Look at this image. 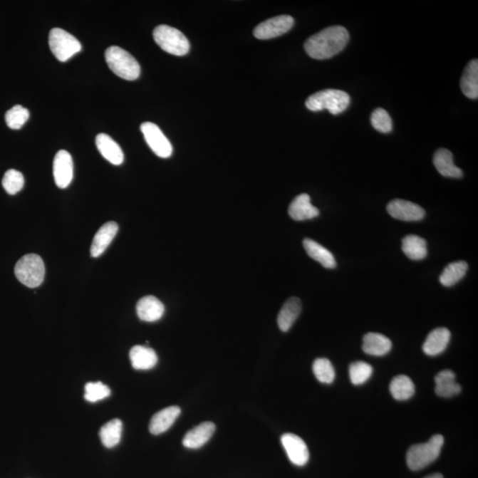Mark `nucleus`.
Masks as SVG:
<instances>
[{
    "label": "nucleus",
    "instance_id": "1",
    "mask_svg": "<svg viewBox=\"0 0 478 478\" xmlns=\"http://www.w3.org/2000/svg\"><path fill=\"white\" fill-rule=\"evenodd\" d=\"M349 41V33L342 26L324 28L305 43L306 53L313 59L327 60L341 53Z\"/></svg>",
    "mask_w": 478,
    "mask_h": 478
},
{
    "label": "nucleus",
    "instance_id": "2",
    "mask_svg": "<svg viewBox=\"0 0 478 478\" xmlns=\"http://www.w3.org/2000/svg\"><path fill=\"white\" fill-rule=\"evenodd\" d=\"M351 98L345 91L327 89L311 95L306 101L310 111L328 110L332 115H339L348 109Z\"/></svg>",
    "mask_w": 478,
    "mask_h": 478
},
{
    "label": "nucleus",
    "instance_id": "3",
    "mask_svg": "<svg viewBox=\"0 0 478 478\" xmlns=\"http://www.w3.org/2000/svg\"><path fill=\"white\" fill-rule=\"evenodd\" d=\"M105 57L109 68L119 78L128 81L140 78V66L127 51L119 46H111L105 51Z\"/></svg>",
    "mask_w": 478,
    "mask_h": 478
},
{
    "label": "nucleus",
    "instance_id": "4",
    "mask_svg": "<svg viewBox=\"0 0 478 478\" xmlns=\"http://www.w3.org/2000/svg\"><path fill=\"white\" fill-rule=\"evenodd\" d=\"M444 445V437L435 435L428 442L414 445L407 454L408 468L414 472L425 469L439 457Z\"/></svg>",
    "mask_w": 478,
    "mask_h": 478
},
{
    "label": "nucleus",
    "instance_id": "5",
    "mask_svg": "<svg viewBox=\"0 0 478 478\" xmlns=\"http://www.w3.org/2000/svg\"><path fill=\"white\" fill-rule=\"evenodd\" d=\"M14 274L16 279L24 286L30 288L38 287L45 279V264L39 255L27 254L17 262Z\"/></svg>",
    "mask_w": 478,
    "mask_h": 478
},
{
    "label": "nucleus",
    "instance_id": "6",
    "mask_svg": "<svg viewBox=\"0 0 478 478\" xmlns=\"http://www.w3.org/2000/svg\"><path fill=\"white\" fill-rule=\"evenodd\" d=\"M153 38L157 45L167 53L176 56H184L189 53L188 39L177 28L167 26V25H160L153 31Z\"/></svg>",
    "mask_w": 478,
    "mask_h": 478
},
{
    "label": "nucleus",
    "instance_id": "7",
    "mask_svg": "<svg viewBox=\"0 0 478 478\" xmlns=\"http://www.w3.org/2000/svg\"><path fill=\"white\" fill-rule=\"evenodd\" d=\"M49 46L53 56L61 62L68 61L82 50L81 43L62 28H53L49 35Z\"/></svg>",
    "mask_w": 478,
    "mask_h": 478
},
{
    "label": "nucleus",
    "instance_id": "8",
    "mask_svg": "<svg viewBox=\"0 0 478 478\" xmlns=\"http://www.w3.org/2000/svg\"><path fill=\"white\" fill-rule=\"evenodd\" d=\"M141 131L149 147L157 156L166 159L172 155V145L156 124L144 123L141 125Z\"/></svg>",
    "mask_w": 478,
    "mask_h": 478
},
{
    "label": "nucleus",
    "instance_id": "9",
    "mask_svg": "<svg viewBox=\"0 0 478 478\" xmlns=\"http://www.w3.org/2000/svg\"><path fill=\"white\" fill-rule=\"evenodd\" d=\"M293 24V18L290 16L270 18L254 28V35L255 38L261 40L277 38L289 31Z\"/></svg>",
    "mask_w": 478,
    "mask_h": 478
},
{
    "label": "nucleus",
    "instance_id": "10",
    "mask_svg": "<svg viewBox=\"0 0 478 478\" xmlns=\"http://www.w3.org/2000/svg\"><path fill=\"white\" fill-rule=\"evenodd\" d=\"M281 442L291 463L299 467L305 466L308 463L309 451L301 437L295 434L286 433L281 437Z\"/></svg>",
    "mask_w": 478,
    "mask_h": 478
},
{
    "label": "nucleus",
    "instance_id": "11",
    "mask_svg": "<svg viewBox=\"0 0 478 478\" xmlns=\"http://www.w3.org/2000/svg\"><path fill=\"white\" fill-rule=\"evenodd\" d=\"M388 212L390 217L405 222L421 221L425 217V211L422 207L403 199L390 202L388 205Z\"/></svg>",
    "mask_w": 478,
    "mask_h": 478
},
{
    "label": "nucleus",
    "instance_id": "12",
    "mask_svg": "<svg viewBox=\"0 0 478 478\" xmlns=\"http://www.w3.org/2000/svg\"><path fill=\"white\" fill-rule=\"evenodd\" d=\"M53 177L56 184L61 189L67 188L74 177V164L69 152L61 150L53 160Z\"/></svg>",
    "mask_w": 478,
    "mask_h": 478
},
{
    "label": "nucleus",
    "instance_id": "13",
    "mask_svg": "<svg viewBox=\"0 0 478 478\" xmlns=\"http://www.w3.org/2000/svg\"><path fill=\"white\" fill-rule=\"evenodd\" d=\"M215 432V425L214 422H205L200 423L198 426L189 430L185 434L182 445L186 448L198 449L202 447L204 445L209 442L212 436Z\"/></svg>",
    "mask_w": 478,
    "mask_h": 478
},
{
    "label": "nucleus",
    "instance_id": "14",
    "mask_svg": "<svg viewBox=\"0 0 478 478\" xmlns=\"http://www.w3.org/2000/svg\"><path fill=\"white\" fill-rule=\"evenodd\" d=\"M288 213L291 219L299 222L316 218L318 217L320 212L317 207L312 205L309 195L303 193L291 202Z\"/></svg>",
    "mask_w": 478,
    "mask_h": 478
},
{
    "label": "nucleus",
    "instance_id": "15",
    "mask_svg": "<svg viewBox=\"0 0 478 478\" xmlns=\"http://www.w3.org/2000/svg\"><path fill=\"white\" fill-rule=\"evenodd\" d=\"M180 414L181 408L177 406L169 407L160 410L158 413L153 415L150 421V432L153 435H160L167 432L174 425Z\"/></svg>",
    "mask_w": 478,
    "mask_h": 478
},
{
    "label": "nucleus",
    "instance_id": "16",
    "mask_svg": "<svg viewBox=\"0 0 478 478\" xmlns=\"http://www.w3.org/2000/svg\"><path fill=\"white\" fill-rule=\"evenodd\" d=\"M165 308L158 298L153 296L142 298L137 304L138 318L144 322L153 323L162 318Z\"/></svg>",
    "mask_w": 478,
    "mask_h": 478
},
{
    "label": "nucleus",
    "instance_id": "17",
    "mask_svg": "<svg viewBox=\"0 0 478 478\" xmlns=\"http://www.w3.org/2000/svg\"><path fill=\"white\" fill-rule=\"evenodd\" d=\"M118 224L115 222H109L98 229L95 235L90 247L91 257L97 258L104 253L118 232Z\"/></svg>",
    "mask_w": 478,
    "mask_h": 478
},
{
    "label": "nucleus",
    "instance_id": "18",
    "mask_svg": "<svg viewBox=\"0 0 478 478\" xmlns=\"http://www.w3.org/2000/svg\"><path fill=\"white\" fill-rule=\"evenodd\" d=\"M451 333L447 328H437L427 337L422 345L423 352L429 356H436L447 349L450 341Z\"/></svg>",
    "mask_w": 478,
    "mask_h": 478
},
{
    "label": "nucleus",
    "instance_id": "19",
    "mask_svg": "<svg viewBox=\"0 0 478 478\" xmlns=\"http://www.w3.org/2000/svg\"><path fill=\"white\" fill-rule=\"evenodd\" d=\"M98 152L113 165L119 166L123 162L124 155L119 145L107 134H98L96 137Z\"/></svg>",
    "mask_w": 478,
    "mask_h": 478
},
{
    "label": "nucleus",
    "instance_id": "20",
    "mask_svg": "<svg viewBox=\"0 0 478 478\" xmlns=\"http://www.w3.org/2000/svg\"><path fill=\"white\" fill-rule=\"evenodd\" d=\"M130 359L135 370H147L156 366L158 363L155 350L144 345H135L130 352Z\"/></svg>",
    "mask_w": 478,
    "mask_h": 478
},
{
    "label": "nucleus",
    "instance_id": "21",
    "mask_svg": "<svg viewBox=\"0 0 478 478\" xmlns=\"http://www.w3.org/2000/svg\"><path fill=\"white\" fill-rule=\"evenodd\" d=\"M433 163L441 176L451 178L462 177V171L455 165L454 156L447 149H440L433 156Z\"/></svg>",
    "mask_w": 478,
    "mask_h": 478
},
{
    "label": "nucleus",
    "instance_id": "22",
    "mask_svg": "<svg viewBox=\"0 0 478 478\" xmlns=\"http://www.w3.org/2000/svg\"><path fill=\"white\" fill-rule=\"evenodd\" d=\"M301 308V299L296 297L288 299L277 316V324H279V329L284 332L289 331L296 322Z\"/></svg>",
    "mask_w": 478,
    "mask_h": 478
},
{
    "label": "nucleus",
    "instance_id": "23",
    "mask_svg": "<svg viewBox=\"0 0 478 478\" xmlns=\"http://www.w3.org/2000/svg\"><path fill=\"white\" fill-rule=\"evenodd\" d=\"M392 341L385 336L370 332L364 336L363 350L367 355L383 356L392 349Z\"/></svg>",
    "mask_w": 478,
    "mask_h": 478
},
{
    "label": "nucleus",
    "instance_id": "24",
    "mask_svg": "<svg viewBox=\"0 0 478 478\" xmlns=\"http://www.w3.org/2000/svg\"><path fill=\"white\" fill-rule=\"evenodd\" d=\"M435 393L437 396L452 398L462 392V386L455 381V374L452 370L440 372L435 377Z\"/></svg>",
    "mask_w": 478,
    "mask_h": 478
},
{
    "label": "nucleus",
    "instance_id": "25",
    "mask_svg": "<svg viewBox=\"0 0 478 478\" xmlns=\"http://www.w3.org/2000/svg\"><path fill=\"white\" fill-rule=\"evenodd\" d=\"M303 246H304L308 256L312 258L313 260L318 261L319 264L323 265V267L326 269L337 267V262H336L333 254L326 247L316 242L315 240L305 239L303 241Z\"/></svg>",
    "mask_w": 478,
    "mask_h": 478
},
{
    "label": "nucleus",
    "instance_id": "26",
    "mask_svg": "<svg viewBox=\"0 0 478 478\" xmlns=\"http://www.w3.org/2000/svg\"><path fill=\"white\" fill-rule=\"evenodd\" d=\"M461 89L467 98L477 100L478 98V61L469 62L463 72Z\"/></svg>",
    "mask_w": 478,
    "mask_h": 478
},
{
    "label": "nucleus",
    "instance_id": "27",
    "mask_svg": "<svg viewBox=\"0 0 478 478\" xmlns=\"http://www.w3.org/2000/svg\"><path fill=\"white\" fill-rule=\"evenodd\" d=\"M402 251L407 258L413 261L423 260L428 254L426 241L415 235L405 237L402 239Z\"/></svg>",
    "mask_w": 478,
    "mask_h": 478
},
{
    "label": "nucleus",
    "instance_id": "28",
    "mask_svg": "<svg viewBox=\"0 0 478 478\" xmlns=\"http://www.w3.org/2000/svg\"><path fill=\"white\" fill-rule=\"evenodd\" d=\"M123 434V422L119 419H114L101 427L100 437L102 444L105 447L113 448L120 443Z\"/></svg>",
    "mask_w": 478,
    "mask_h": 478
},
{
    "label": "nucleus",
    "instance_id": "29",
    "mask_svg": "<svg viewBox=\"0 0 478 478\" xmlns=\"http://www.w3.org/2000/svg\"><path fill=\"white\" fill-rule=\"evenodd\" d=\"M415 385L407 375H400L394 378L390 384V392L397 400H407L414 396Z\"/></svg>",
    "mask_w": 478,
    "mask_h": 478
},
{
    "label": "nucleus",
    "instance_id": "30",
    "mask_svg": "<svg viewBox=\"0 0 478 478\" xmlns=\"http://www.w3.org/2000/svg\"><path fill=\"white\" fill-rule=\"evenodd\" d=\"M468 264L463 261L452 262L445 268L440 281L443 286L451 287L461 281L468 271Z\"/></svg>",
    "mask_w": 478,
    "mask_h": 478
},
{
    "label": "nucleus",
    "instance_id": "31",
    "mask_svg": "<svg viewBox=\"0 0 478 478\" xmlns=\"http://www.w3.org/2000/svg\"><path fill=\"white\" fill-rule=\"evenodd\" d=\"M313 371L317 380L323 384H331L335 379V370L331 361L326 358H319L313 364Z\"/></svg>",
    "mask_w": 478,
    "mask_h": 478
},
{
    "label": "nucleus",
    "instance_id": "32",
    "mask_svg": "<svg viewBox=\"0 0 478 478\" xmlns=\"http://www.w3.org/2000/svg\"><path fill=\"white\" fill-rule=\"evenodd\" d=\"M372 373H373V368L371 367V365L364 363V361H355V363L350 365V379L355 385L364 384L370 378Z\"/></svg>",
    "mask_w": 478,
    "mask_h": 478
},
{
    "label": "nucleus",
    "instance_id": "33",
    "mask_svg": "<svg viewBox=\"0 0 478 478\" xmlns=\"http://www.w3.org/2000/svg\"><path fill=\"white\" fill-rule=\"evenodd\" d=\"M30 118V112L20 105H14L6 112V123L12 130H20Z\"/></svg>",
    "mask_w": 478,
    "mask_h": 478
},
{
    "label": "nucleus",
    "instance_id": "34",
    "mask_svg": "<svg viewBox=\"0 0 478 478\" xmlns=\"http://www.w3.org/2000/svg\"><path fill=\"white\" fill-rule=\"evenodd\" d=\"M24 182L23 174L16 170H9L3 177L2 185L9 194L14 195L24 188Z\"/></svg>",
    "mask_w": 478,
    "mask_h": 478
},
{
    "label": "nucleus",
    "instance_id": "35",
    "mask_svg": "<svg viewBox=\"0 0 478 478\" xmlns=\"http://www.w3.org/2000/svg\"><path fill=\"white\" fill-rule=\"evenodd\" d=\"M85 399L91 403L104 400L111 394L110 388L101 382L88 383L85 385Z\"/></svg>",
    "mask_w": 478,
    "mask_h": 478
},
{
    "label": "nucleus",
    "instance_id": "36",
    "mask_svg": "<svg viewBox=\"0 0 478 478\" xmlns=\"http://www.w3.org/2000/svg\"><path fill=\"white\" fill-rule=\"evenodd\" d=\"M372 126L381 133H389L393 130V120L388 111L383 108L375 109L372 113Z\"/></svg>",
    "mask_w": 478,
    "mask_h": 478
},
{
    "label": "nucleus",
    "instance_id": "37",
    "mask_svg": "<svg viewBox=\"0 0 478 478\" xmlns=\"http://www.w3.org/2000/svg\"><path fill=\"white\" fill-rule=\"evenodd\" d=\"M425 478H444L442 475L440 473H436V474H432V475H430L428 477H426Z\"/></svg>",
    "mask_w": 478,
    "mask_h": 478
}]
</instances>
